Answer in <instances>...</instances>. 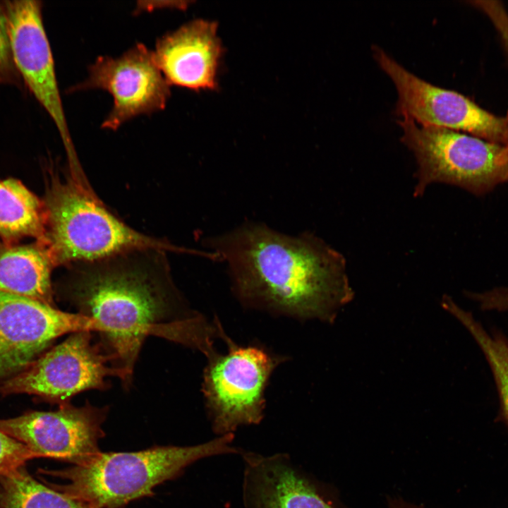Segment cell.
Returning a JSON list of instances; mask_svg holds the SVG:
<instances>
[{
  "instance_id": "obj_5",
  "label": "cell",
  "mask_w": 508,
  "mask_h": 508,
  "mask_svg": "<svg viewBox=\"0 0 508 508\" xmlns=\"http://www.w3.org/2000/svg\"><path fill=\"white\" fill-rule=\"evenodd\" d=\"M401 141L417 163L414 197L435 183L460 187L480 195L508 182V146L454 130L421 126L408 116L398 121Z\"/></svg>"
},
{
  "instance_id": "obj_2",
  "label": "cell",
  "mask_w": 508,
  "mask_h": 508,
  "mask_svg": "<svg viewBox=\"0 0 508 508\" xmlns=\"http://www.w3.org/2000/svg\"><path fill=\"white\" fill-rule=\"evenodd\" d=\"M205 245L226 263L236 295L249 306L332 322L353 298L344 257L310 232L289 235L247 222Z\"/></svg>"
},
{
  "instance_id": "obj_16",
  "label": "cell",
  "mask_w": 508,
  "mask_h": 508,
  "mask_svg": "<svg viewBox=\"0 0 508 508\" xmlns=\"http://www.w3.org/2000/svg\"><path fill=\"white\" fill-rule=\"evenodd\" d=\"M44 235L43 201L20 181L0 179V239L11 243L33 237L44 242Z\"/></svg>"
},
{
  "instance_id": "obj_15",
  "label": "cell",
  "mask_w": 508,
  "mask_h": 508,
  "mask_svg": "<svg viewBox=\"0 0 508 508\" xmlns=\"http://www.w3.org/2000/svg\"><path fill=\"white\" fill-rule=\"evenodd\" d=\"M51 254L41 241L16 245L0 241V291L55 306Z\"/></svg>"
},
{
  "instance_id": "obj_19",
  "label": "cell",
  "mask_w": 508,
  "mask_h": 508,
  "mask_svg": "<svg viewBox=\"0 0 508 508\" xmlns=\"http://www.w3.org/2000/svg\"><path fill=\"white\" fill-rule=\"evenodd\" d=\"M37 456L23 443L0 431V475L24 466Z\"/></svg>"
},
{
  "instance_id": "obj_20",
  "label": "cell",
  "mask_w": 508,
  "mask_h": 508,
  "mask_svg": "<svg viewBox=\"0 0 508 508\" xmlns=\"http://www.w3.org/2000/svg\"><path fill=\"white\" fill-rule=\"evenodd\" d=\"M476 7L490 19L500 34L508 53V13L501 4L496 1H474Z\"/></svg>"
},
{
  "instance_id": "obj_3",
  "label": "cell",
  "mask_w": 508,
  "mask_h": 508,
  "mask_svg": "<svg viewBox=\"0 0 508 508\" xmlns=\"http://www.w3.org/2000/svg\"><path fill=\"white\" fill-rule=\"evenodd\" d=\"M234 434L193 446H155L136 452H100L90 461L59 470L39 469L61 478L45 482L52 488L93 508H122L154 495V488L180 476L188 466L207 457L238 453Z\"/></svg>"
},
{
  "instance_id": "obj_18",
  "label": "cell",
  "mask_w": 508,
  "mask_h": 508,
  "mask_svg": "<svg viewBox=\"0 0 508 508\" xmlns=\"http://www.w3.org/2000/svg\"><path fill=\"white\" fill-rule=\"evenodd\" d=\"M442 307L456 318L473 336L492 370L504 418L508 423V339L488 333L471 315L446 296Z\"/></svg>"
},
{
  "instance_id": "obj_9",
  "label": "cell",
  "mask_w": 508,
  "mask_h": 508,
  "mask_svg": "<svg viewBox=\"0 0 508 508\" xmlns=\"http://www.w3.org/2000/svg\"><path fill=\"white\" fill-rule=\"evenodd\" d=\"M171 85L157 66L153 52L137 43L121 55L98 57L87 77L70 90L100 89L113 98V106L102 128L116 130L130 119L164 109Z\"/></svg>"
},
{
  "instance_id": "obj_12",
  "label": "cell",
  "mask_w": 508,
  "mask_h": 508,
  "mask_svg": "<svg viewBox=\"0 0 508 508\" xmlns=\"http://www.w3.org/2000/svg\"><path fill=\"white\" fill-rule=\"evenodd\" d=\"M6 27L14 61L38 102L55 123L69 164L78 157L59 93L54 63L39 1L20 0L6 5Z\"/></svg>"
},
{
  "instance_id": "obj_11",
  "label": "cell",
  "mask_w": 508,
  "mask_h": 508,
  "mask_svg": "<svg viewBox=\"0 0 508 508\" xmlns=\"http://www.w3.org/2000/svg\"><path fill=\"white\" fill-rule=\"evenodd\" d=\"M100 329L95 320L78 313L0 291V379L23 370L59 337Z\"/></svg>"
},
{
  "instance_id": "obj_4",
  "label": "cell",
  "mask_w": 508,
  "mask_h": 508,
  "mask_svg": "<svg viewBox=\"0 0 508 508\" xmlns=\"http://www.w3.org/2000/svg\"><path fill=\"white\" fill-rule=\"evenodd\" d=\"M49 176L43 201V243L55 266L95 261L138 249L179 250L126 224L75 176L65 181L56 174Z\"/></svg>"
},
{
  "instance_id": "obj_1",
  "label": "cell",
  "mask_w": 508,
  "mask_h": 508,
  "mask_svg": "<svg viewBox=\"0 0 508 508\" xmlns=\"http://www.w3.org/2000/svg\"><path fill=\"white\" fill-rule=\"evenodd\" d=\"M164 253L138 249L66 266L64 297L76 313L99 324V343L126 389L149 336L198 349L206 356L214 351V329L188 309Z\"/></svg>"
},
{
  "instance_id": "obj_14",
  "label": "cell",
  "mask_w": 508,
  "mask_h": 508,
  "mask_svg": "<svg viewBox=\"0 0 508 508\" xmlns=\"http://www.w3.org/2000/svg\"><path fill=\"white\" fill-rule=\"evenodd\" d=\"M243 457L246 508H334L287 456L245 452Z\"/></svg>"
},
{
  "instance_id": "obj_13",
  "label": "cell",
  "mask_w": 508,
  "mask_h": 508,
  "mask_svg": "<svg viewBox=\"0 0 508 508\" xmlns=\"http://www.w3.org/2000/svg\"><path fill=\"white\" fill-rule=\"evenodd\" d=\"M214 22L197 19L169 32L156 42L155 62L170 85L214 90L222 53Z\"/></svg>"
},
{
  "instance_id": "obj_23",
  "label": "cell",
  "mask_w": 508,
  "mask_h": 508,
  "mask_svg": "<svg viewBox=\"0 0 508 508\" xmlns=\"http://www.w3.org/2000/svg\"><path fill=\"white\" fill-rule=\"evenodd\" d=\"M392 508H413L400 503H394Z\"/></svg>"
},
{
  "instance_id": "obj_17",
  "label": "cell",
  "mask_w": 508,
  "mask_h": 508,
  "mask_svg": "<svg viewBox=\"0 0 508 508\" xmlns=\"http://www.w3.org/2000/svg\"><path fill=\"white\" fill-rule=\"evenodd\" d=\"M0 508H93L35 479L25 466L0 475Z\"/></svg>"
},
{
  "instance_id": "obj_21",
  "label": "cell",
  "mask_w": 508,
  "mask_h": 508,
  "mask_svg": "<svg viewBox=\"0 0 508 508\" xmlns=\"http://www.w3.org/2000/svg\"><path fill=\"white\" fill-rule=\"evenodd\" d=\"M10 49L6 18L0 16V66L5 64Z\"/></svg>"
},
{
  "instance_id": "obj_10",
  "label": "cell",
  "mask_w": 508,
  "mask_h": 508,
  "mask_svg": "<svg viewBox=\"0 0 508 508\" xmlns=\"http://www.w3.org/2000/svg\"><path fill=\"white\" fill-rule=\"evenodd\" d=\"M109 407L88 401L82 406L68 403L54 411H31L0 419V431L25 445L37 458H49L72 465L85 464L101 452L102 425Z\"/></svg>"
},
{
  "instance_id": "obj_22",
  "label": "cell",
  "mask_w": 508,
  "mask_h": 508,
  "mask_svg": "<svg viewBox=\"0 0 508 508\" xmlns=\"http://www.w3.org/2000/svg\"><path fill=\"white\" fill-rule=\"evenodd\" d=\"M188 1H139L137 6V11L152 10L158 8H183L188 6Z\"/></svg>"
},
{
  "instance_id": "obj_7",
  "label": "cell",
  "mask_w": 508,
  "mask_h": 508,
  "mask_svg": "<svg viewBox=\"0 0 508 508\" xmlns=\"http://www.w3.org/2000/svg\"><path fill=\"white\" fill-rule=\"evenodd\" d=\"M111 358L89 330L73 332L59 344L42 353L26 368L4 380L0 394H28L60 405L77 394L104 390L108 376L119 377Z\"/></svg>"
},
{
  "instance_id": "obj_8",
  "label": "cell",
  "mask_w": 508,
  "mask_h": 508,
  "mask_svg": "<svg viewBox=\"0 0 508 508\" xmlns=\"http://www.w3.org/2000/svg\"><path fill=\"white\" fill-rule=\"evenodd\" d=\"M374 56L397 87V111L401 116H408L421 126L464 131L508 146V116H495L458 92L421 79L379 48Z\"/></svg>"
},
{
  "instance_id": "obj_6",
  "label": "cell",
  "mask_w": 508,
  "mask_h": 508,
  "mask_svg": "<svg viewBox=\"0 0 508 508\" xmlns=\"http://www.w3.org/2000/svg\"><path fill=\"white\" fill-rule=\"evenodd\" d=\"M226 354L208 356L202 391L214 431L233 434L263 418L265 390L279 360L256 346H236L227 339Z\"/></svg>"
}]
</instances>
